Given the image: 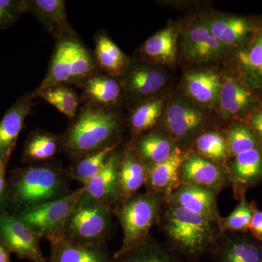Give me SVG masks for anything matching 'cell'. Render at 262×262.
Wrapping results in <instances>:
<instances>
[{"instance_id": "4dcf8cb0", "label": "cell", "mask_w": 262, "mask_h": 262, "mask_svg": "<svg viewBox=\"0 0 262 262\" xmlns=\"http://www.w3.org/2000/svg\"><path fill=\"white\" fill-rule=\"evenodd\" d=\"M233 56L236 70L241 77L250 85L258 90L262 80V29Z\"/></svg>"}, {"instance_id": "277c9868", "label": "cell", "mask_w": 262, "mask_h": 262, "mask_svg": "<svg viewBox=\"0 0 262 262\" xmlns=\"http://www.w3.org/2000/svg\"><path fill=\"white\" fill-rule=\"evenodd\" d=\"M94 53L78 34L56 41L46 77L37 90L56 85L77 86L98 71Z\"/></svg>"}, {"instance_id": "4316f807", "label": "cell", "mask_w": 262, "mask_h": 262, "mask_svg": "<svg viewBox=\"0 0 262 262\" xmlns=\"http://www.w3.org/2000/svg\"><path fill=\"white\" fill-rule=\"evenodd\" d=\"M222 84V77L214 71H195L184 77V87L188 96L204 106L218 105Z\"/></svg>"}, {"instance_id": "ba28073f", "label": "cell", "mask_w": 262, "mask_h": 262, "mask_svg": "<svg viewBox=\"0 0 262 262\" xmlns=\"http://www.w3.org/2000/svg\"><path fill=\"white\" fill-rule=\"evenodd\" d=\"M237 75L222 79L218 106L225 120L244 122L250 114L262 104V94Z\"/></svg>"}, {"instance_id": "e575fe53", "label": "cell", "mask_w": 262, "mask_h": 262, "mask_svg": "<svg viewBox=\"0 0 262 262\" xmlns=\"http://www.w3.org/2000/svg\"><path fill=\"white\" fill-rule=\"evenodd\" d=\"M194 146L196 154L227 167L229 155L226 136L218 131H207L198 136Z\"/></svg>"}, {"instance_id": "52a82bcc", "label": "cell", "mask_w": 262, "mask_h": 262, "mask_svg": "<svg viewBox=\"0 0 262 262\" xmlns=\"http://www.w3.org/2000/svg\"><path fill=\"white\" fill-rule=\"evenodd\" d=\"M83 192L82 186L61 199L13 215L41 238L50 241L63 237V229L67 218Z\"/></svg>"}, {"instance_id": "1f68e13d", "label": "cell", "mask_w": 262, "mask_h": 262, "mask_svg": "<svg viewBox=\"0 0 262 262\" xmlns=\"http://www.w3.org/2000/svg\"><path fill=\"white\" fill-rule=\"evenodd\" d=\"M33 93L35 98H41L54 106L70 121L77 116L83 103L81 96L71 86H53L46 89H36Z\"/></svg>"}, {"instance_id": "d6a6232c", "label": "cell", "mask_w": 262, "mask_h": 262, "mask_svg": "<svg viewBox=\"0 0 262 262\" xmlns=\"http://www.w3.org/2000/svg\"><path fill=\"white\" fill-rule=\"evenodd\" d=\"M163 104L162 98H151L135 106L130 117L133 140L152 130L161 117Z\"/></svg>"}, {"instance_id": "2e32d148", "label": "cell", "mask_w": 262, "mask_h": 262, "mask_svg": "<svg viewBox=\"0 0 262 262\" xmlns=\"http://www.w3.org/2000/svg\"><path fill=\"white\" fill-rule=\"evenodd\" d=\"M164 117V128L175 141H187L203 126L204 114L192 103L175 100L169 104Z\"/></svg>"}, {"instance_id": "8fae6325", "label": "cell", "mask_w": 262, "mask_h": 262, "mask_svg": "<svg viewBox=\"0 0 262 262\" xmlns=\"http://www.w3.org/2000/svg\"><path fill=\"white\" fill-rule=\"evenodd\" d=\"M179 181L181 184L206 188L217 193L230 186L227 167L194 151L186 154L179 170Z\"/></svg>"}, {"instance_id": "f546056e", "label": "cell", "mask_w": 262, "mask_h": 262, "mask_svg": "<svg viewBox=\"0 0 262 262\" xmlns=\"http://www.w3.org/2000/svg\"><path fill=\"white\" fill-rule=\"evenodd\" d=\"M113 262H183L182 257L168 245L149 235L140 244L121 253H115Z\"/></svg>"}, {"instance_id": "7c38bea8", "label": "cell", "mask_w": 262, "mask_h": 262, "mask_svg": "<svg viewBox=\"0 0 262 262\" xmlns=\"http://www.w3.org/2000/svg\"><path fill=\"white\" fill-rule=\"evenodd\" d=\"M119 80L123 95L138 105L151 98L163 89L167 77L163 71L151 63L130 61Z\"/></svg>"}, {"instance_id": "9a60e30c", "label": "cell", "mask_w": 262, "mask_h": 262, "mask_svg": "<svg viewBox=\"0 0 262 262\" xmlns=\"http://www.w3.org/2000/svg\"><path fill=\"white\" fill-rule=\"evenodd\" d=\"M34 98V93H26L3 115L0 121V160L9 163L26 119L35 106Z\"/></svg>"}, {"instance_id": "7402d4cb", "label": "cell", "mask_w": 262, "mask_h": 262, "mask_svg": "<svg viewBox=\"0 0 262 262\" xmlns=\"http://www.w3.org/2000/svg\"><path fill=\"white\" fill-rule=\"evenodd\" d=\"M186 153L179 146L174 149L168 159L146 168V191L170 196L181 185L179 170Z\"/></svg>"}, {"instance_id": "6da1fadb", "label": "cell", "mask_w": 262, "mask_h": 262, "mask_svg": "<svg viewBox=\"0 0 262 262\" xmlns=\"http://www.w3.org/2000/svg\"><path fill=\"white\" fill-rule=\"evenodd\" d=\"M7 179L8 213L11 214L61 199L72 192L67 168L56 162L14 168Z\"/></svg>"}, {"instance_id": "8d00e7d4", "label": "cell", "mask_w": 262, "mask_h": 262, "mask_svg": "<svg viewBox=\"0 0 262 262\" xmlns=\"http://www.w3.org/2000/svg\"><path fill=\"white\" fill-rule=\"evenodd\" d=\"M226 139L229 159L248 150L262 147L252 130L243 121L233 122L227 130Z\"/></svg>"}, {"instance_id": "7a4b0ae2", "label": "cell", "mask_w": 262, "mask_h": 262, "mask_svg": "<svg viewBox=\"0 0 262 262\" xmlns=\"http://www.w3.org/2000/svg\"><path fill=\"white\" fill-rule=\"evenodd\" d=\"M121 120L114 108L83 103L61 134V152L72 162L99 150L118 146Z\"/></svg>"}, {"instance_id": "44dd1931", "label": "cell", "mask_w": 262, "mask_h": 262, "mask_svg": "<svg viewBox=\"0 0 262 262\" xmlns=\"http://www.w3.org/2000/svg\"><path fill=\"white\" fill-rule=\"evenodd\" d=\"M146 168L132 144L120 153L118 163L119 203H124L145 186Z\"/></svg>"}, {"instance_id": "83f0119b", "label": "cell", "mask_w": 262, "mask_h": 262, "mask_svg": "<svg viewBox=\"0 0 262 262\" xmlns=\"http://www.w3.org/2000/svg\"><path fill=\"white\" fill-rule=\"evenodd\" d=\"M131 144L146 168L168 159L177 146L166 134L153 130L138 136Z\"/></svg>"}, {"instance_id": "30bf717a", "label": "cell", "mask_w": 262, "mask_h": 262, "mask_svg": "<svg viewBox=\"0 0 262 262\" xmlns=\"http://www.w3.org/2000/svg\"><path fill=\"white\" fill-rule=\"evenodd\" d=\"M40 236L11 213H0V241L21 260L48 262L39 246Z\"/></svg>"}, {"instance_id": "cb8c5ba5", "label": "cell", "mask_w": 262, "mask_h": 262, "mask_svg": "<svg viewBox=\"0 0 262 262\" xmlns=\"http://www.w3.org/2000/svg\"><path fill=\"white\" fill-rule=\"evenodd\" d=\"M113 151L102 170L95 177L81 183L84 192L98 201L115 208L119 204L118 163L120 152Z\"/></svg>"}, {"instance_id": "b9f144b4", "label": "cell", "mask_w": 262, "mask_h": 262, "mask_svg": "<svg viewBox=\"0 0 262 262\" xmlns=\"http://www.w3.org/2000/svg\"><path fill=\"white\" fill-rule=\"evenodd\" d=\"M10 253L9 250L0 241V262H11Z\"/></svg>"}, {"instance_id": "d6986e66", "label": "cell", "mask_w": 262, "mask_h": 262, "mask_svg": "<svg viewBox=\"0 0 262 262\" xmlns=\"http://www.w3.org/2000/svg\"><path fill=\"white\" fill-rule=\"evenodd\" d=\"M219 193L206 188L181 184L165 201L186 211L220 222L217 206Z\"/></svg>"}, {"instance_id": "ab89813d", "label": "cell", "mask_w": 262, "mask_h": 262, "mask_svg": "<svg viewBox=\"0 0 262 262\" xmlns=\"http://www.w3.org/2000/svg\"><path fill=\"white\" fill-rule=\"evenodd\" d=\"M262 146V104L250 114L244 121Z\"/></svg>"}, {"instance_id": "74e56055", "label": "cell", "mask_w": 262, "mask_h": 262, "mask_svg": "<svg viewBox=\"0 0 262 262\" xmlns=\"http://www.w3.org/2000/svg\"><path fill=\"white\" fill-rule=\"evenodd\" d=\"M26 14L25 0H0V30L14 26Z\"/></svg>"}, {"instance_id": "3957f363", "label": "cell", "mask_w": 262, "mask_h": 262, "mask_svg": "<svg viewBox=\"0 0 262 262\" xmlns=\"http://www.w3.org/2000/svg\"><path fill=\"white\" fill-rule=\"evenodd\" d=\"M220 224L165 201L158 225L168 246L179 256L193 261L214 251L222 234Z\"/></svg>"}, {"instance_id": "836d02e7", "label": "cell", "mask_w": 262, "mask_h": 262, "mask_svg": "<svg viewBox=\"0 0 262 262\" xmlns=\"http://www.w3.org/2000/svg\"><path fill=\"white\" fill-rule=\"evenodd\" d=\"M117 147L118 146L105 148L72 163L70 168H67L71 179L82 183L93 178L102 170Z\"/></svg>"}, {"instance_id": "f35d334b", "label": "cell", "mask_w": 262, "mask_h": 262, "mask_svg": "<svg viewBox=\"0 0 262 262\" xmlns=\"http://www.w3.org/2000/svg\"><path fill=\"white\" fill-rule=\"evenodd\" d=\"M8 162L0 160V213H8V185L6 168Z\"/></svg>"}, {"instance_id": "ac0fdd59", "label": "cell", "mask_w": 262, "mask_h": 262, "mask_svg": "<svg viewBox=\"0 0 262 262\" xmlns=\"http://www.w3.org/2000/svg\"><path fill=\"white\" fill-rule=\"evenodd\" d=\"M216 262H262V243L250 232H226L211 253Z\"/></svg>"}, {"instance_id": "484cf974", "label": "cell", "mask_w": 262, "mask_h": 262, "mask_svg": "<svg viewBox=\"0 0 262 262\" xmlns=\"http://www.w3.org/2000/svg\"><path fill=\"white\" fill-rule=\"evenodd\" d=\"M94 44V55L98 70L106 75L120 78L130 63L128 57L104 31L96 33Z\"/></svg>"}, {"instance_id": "603a6c76", "label": "cell", "mask_w": 262, "mask_h": 262, "mask_svg": "<svg viewBox=\"0 0 262 262\" xmlns=\"http://www.w3.org/2000/svg\"><path fill=\"white\" fill-rule=\"evenodd\" d=\"M83 103L113 108L123 95L120 80L98 70L80 86Z\"/></svg>"}, {"instance_id": "4fadbf2b", "label": "cell", "mask_w": 262, "mask_h": 262, "mask_svg": "<svg viewBox=\"0 0 262 262\" xmlns=\"http://www.w3.org/2000/svg\"><path fill=\"white\" fill-rule=\"evenodd\" d=\"M180 38L183 56L192 63L204 64L217 61L227 52L202 20L184 29Z\"/></svg>"}, {"instance_id": "8992f818", "label": "cell", "mask_w": 262, "mask_h": 262, "mask_svg": "<svg viewBox=\"0 0 262 262\" xmlns=\"http://www.w3.org/2000/svg\"><path fill=\"white\" fill-rule=\"evenodd\" d=\"M165 199L159 193L146 191L115 207L114 214L123 230L121 248L115 253L125 252L149 237L150 229L159 222Z\"/></svg>"}, {"instance_id": "ffe728a7", "label": "cell", "mask_w": 262, "mask_h": 262, "mask_svg": "<svg viewBox=\"0 0 262 262\" xmlns=\"http://www.w3.org/2000/svg\"><path fill=\"white\" fill-rule=\"evenodd\" d=\"M48 262H113L106 243L78 244L63 237L51 239Z\"/></svg>"}, {"instance_id": "7bdbcfd3", "label": "cell", "mask_w": 262, "mask_h": 262, "mask_svg": "<svg viewBox=\"0 0 262 262\" xmlns=\"http://www.w3.org/2000/svg\"><path fill=\"white\" fill-rule=\"evenodd\" d=\"M258 90H259V91H261L262 94V80L261 82H260L259 86H258Z\"/></svg>"}, {"instance_id": "d590c367", "label": "cell", "mask_w": 262, "mask_h": 262, "mask_svg": "<svg viewBox=\"0 0 262 262\" xmlns=\"http://www.w3.org/2000/svg\"><path fill=\"white\" fill-rule=\"evenodd\" d=\"M256 209L257 205L254 201H248L246 196L241 198L234 211L228 216L221 219L220 225L222 234L249 232L250 225Z\"/></svg>"}, {"instance_id": "f1b7e54d", "label": "cell", "mask_w": 262, "mask_h": 262, "mask_svg": "<svg viewBox=\"0 0 262 262\" xmlns=\"http://www.w3.org/2000/svg\"><path fill=\"white\" fill-rule=\"evenodd\" d=\"M177 32L173 26H168L157 32L144 42L141 49L144 62L172 64L177 58Z\"/></svg>"}, {"instance_id": "5bb4252c", "label": "cell", "mask_w": 262, "mask_h": 262, "mask_svg": "<svg viewBox=\"0 0 262 262\" xmlns=\"http://www.w3.org/2000/svg\"><path fill=\"white\" fill-rule=\"evenodd\" d=\"M227 168L234 198L239 201L246 196L248 189L262 184V147L231 158Z\"/></svg>"}, {"instance_id": "d4e9b609", "label": "cell", "mask_w": 262, "mask_h": 262, "mask_svg": "<svg viewBox=\"0 0 262 262\" xmlns=\"http://www.w3.org/2000/svg\"><path fill=\"white\" fill-rule=\"evenodd\" d=\"M61 151V135L37 129L27 136L22 151L24 165H35L53 161Z\"/></svg>"}, {"instance_id": "9c48e42d", "label": "cell", "mask_w": 262, "mask_h": 262, "mask_svg": "<svg viewBox=\"0 0 262 262\" xmlns=\"http://www.w3.org/2000/svg\"><path fill=\"white\" fill-rule=\"evenodd\" d=\"M213 36L227 50L237 52L252 40L262 29V18L244 15H224L202 20Z\"/></svg>"}, {"instance_id": "60d3db41", "label": "cell", "mask_w": 262, "mask_h": 262, "mask_svg": "<svg viewBox=\"0 0 262 262\" xmlns=\"http://www.w3.org/2000/svg\"><path fill=\"white\" fill-rule=\"evenodd\" d=\"M249 232L254 238L262 243V210H256L249 227Z\"/></svg>"}, {"instance_id": "5b68a950", "label": "cell", "mask_w": 262, "mask_h": 262, "mask_svg": "<svg viewBox=\"0 0 262 262\" xmlns=\"http://www.w3.org/2000/svg\"><path fill=\"white\" fill-rule=\"evenodd\" d=\"M114 209L84 190L67 218L63 237L78 244L106 243L113 231Z\"/></svg>"}, {"instance_id": "e0dca14e", "label": "cell", "mask_w": 262, "mask_h": 262, "mask_svg": "<svg viewBox=\"0 0 262 262\" xmlns=\"http://www.w3.org/2000/svg\"><path fill=\"white\" fill-rule=\"evenodd\" d=\"M26 13L34 17L55 40L77 34L67 19L64 0H25Z\"/></svg>"}]
</instances>
